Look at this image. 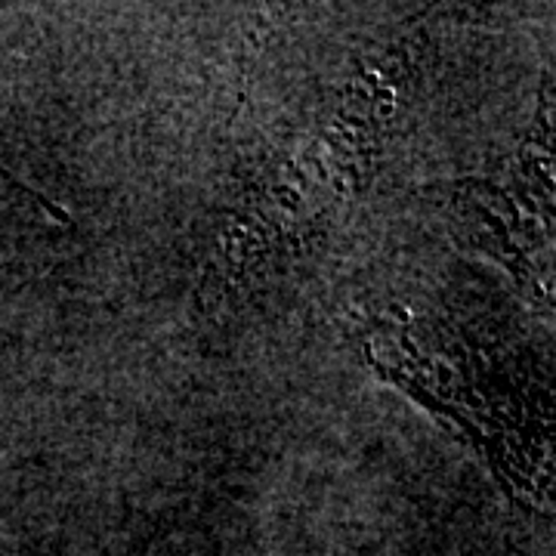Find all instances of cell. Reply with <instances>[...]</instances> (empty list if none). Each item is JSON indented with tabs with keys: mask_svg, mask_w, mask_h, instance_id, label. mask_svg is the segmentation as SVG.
<instances>
[{
	"mask_svg": "<svg viewBox=\"0 0 556 556\" xmlns=\"http://www.w3.org/2000/svg\"><path fill=\"white\" fill-rule=\"evenodd\" d=\"M412 38L358 62L306 139L244 189L223 248L232 276L266 273L309 251L375 177L402 115L405 84L417 72Z\"/></svg>",
	"mask_w": 556,
	"mask_h": 556,
	"instance_id": "cell-1",
	"label": "cell"
},
{
	"mask_svg": "<svg viewBox=\"0 0 556 556\" xmlns=\"http://www.w3.org/2000/svg\"><path fill=\"white\" fill-rule=\"evenodd\" d=\"M365 353L378 375L467 430L507 492L538 504L551 501V408L526 402L517 380L485 387L501 365L482 362L485 356L473 362L467 343L455 353L424 350L396 321H375L365 334Z\"/></svg>",
	"mask_w": 556,
	"mask_h": 556,
	"instance_id": "cell-2",
	"label": "cell"
},
{
	"mask_svg": "<svg viewBox=\"0 0 556 556\" xmlns=\"http://www.w3.org/2000/svg\"><path fill=\"white\" fill-rule=\"evenodd\" d=\"M551 118H538L522 161L504 182L470 179L455 192V207L467 223L470 239L485 244L510 273L532 288V294L551 303L554 266H551Z\"/></svg>",
	"mask_w": 556,
	"mask_h": 556,
	"instance_id": "cell-3",
	"label": "cell"
}]
</instances>
